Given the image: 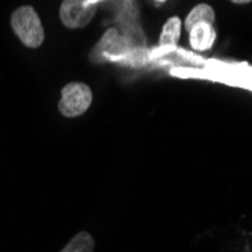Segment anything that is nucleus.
<instances>
[{
    "label": "nucleus",
    "mask_w": 252,
    "mask_h": 252,
    "mask_svg": "<svg viewBox=\"0 0 252 252\" xmlns=\"http://www.w3.org/2000/svg\"><path fill=\"white\" fill-rule=\"evenodd\" d=\"M95 240L88 231H80L68 242L61 252H94Z\"/></svg>",
    "instance_id": "423d86ee"
},
{
    "label": "nucleus",
    "mask_w": 252,
    "mask_h": 252,
    "mask_svg": "<svg viewBox=\"0 0 252 252\" xmlns=\"http://www.w3.org/2000/svg\"><path fill=\"white\" fill-rule=\"evenodd\" d=\"M181 33V21L178 17H171L163 26L160 35V45H175Z\"/></svg>",
    "instance_id": "0eeeda50"
},
{
    "label": "nucleus",
    "mask_w": 252,
    "mask_h": 252,
    "mask_svg": "<svg viewBox=\"0 0 252 252\" xmlns=\"http://www.w3.org/2000/svg\"><path fill=\"white\" fill-rule=\"evenodd\" d=\"M93 103V91L86 83L71 82L62 88L58 109L65 118H77L89 109Z\"/></svg>",
    "instance_id": "f03ea898"
},
{
    "label": "nucleus",
    "mask_w": 252,
    "mask_h": 252,
    "mask_svg": "<svg viewBox=\"0 0 252 252\" xmlns=\"http://www.w3.org/2000/svg\"><path fill=\"white\" fill-rule=\"evenodd\" d=\"M97 12L94 0H63L59 17L63 26L68 29H82L88 26Z\"/></svg>",
    "instance_id": "7ed1b4c3"
},
{
    "label": "nucleus",
    "mask_w": 252,
    "mask_h": 252,
    "mask_svg": "<svg viewBox=\"0 0 252 252\" xmlns=\"http://www.w3.org/2000/svg\"><path fill=\"white\" fill-rule=\"evenodd\" d=\"M196 23H210V25H213L215 23V11L210 5L199 3L189 12V15L185 20L186 31L189 32L192 29V26L196 25Z\"/></svg>",
    "instance_id": "39448f33"
},
{
    "label": "nucleus",
    "mask_w": 252,
    "mask_h": 252,
    "mask_svg": "<svg viewBox=\"0 0 252 252\" xmlns=\"http://www.w3.org/2000/svg\"><path fill=\"white\" fill-rule=\"evenodd\" d=\"M11 28L18 39L31 49H38L44 42V28L36 11L29 6H20L11 15Z\"/></svg>",
    "instance_id": "f257e3e1"
},
{
    "label": "nucleus",
    "mask_w": 252,
    "mask_h": 252,
    "mask_svg": "<svg viewBox=\"0 0 252 252\" xmlns=\"http://www.w3.org/2000/svg\"><path fill=\"white\" fill-rule=\"evenodd\" d=\"M189 38H190L192 49L204 52L209 50L213 45L216 39V31L213 29V25H210V23H196L189 31Z\"/></svg>",
    "instance_id": "20e7f679"
},
{
    "label": "nucleus",
    "mask_w": 252,
    "mask_h": 252,
    "mask_svg": "<svg viewBox=\"0 0 252 252\" xmlns=\"http://www.w3.org/2000/svg\"><path fill=\"white\" fill-rule=\"evenodd\" d=\"M233 3H237V5H245V3H249L252 0H231Z\"/></svg>",
    "instance_id": "6e6552de"
}]
</instances>
